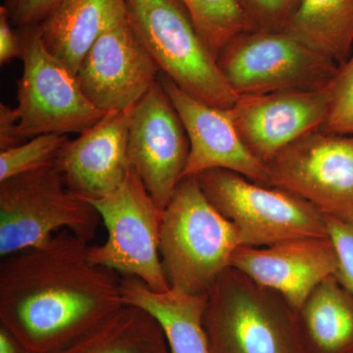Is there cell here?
I'll return each mask as SVG.
<instances>
[{
    "label": "cell",
    "mask_w": 353,
    "mask_h": 353,
    "mask_svg": "<svg viewBox=\"0 0 353 353\" xmlns=\"http://www.w3.org/2000/svg\"><path fill=\"white\" fill-rule=\"evenodd\" d=\"M88 243L63 230L2 259L0 325L30 352H57L124 305L119 274L94 263Z\"/></svg>",
    "instance_id": "6da1fadb"
},
{
    "label": "cell",
    "mask_w": 353,
    "mask_h": 353,
    "mask_svg": "<svg viewBox=\"0 0 353 353\" xmlns=\"http://www.w3.org/2000/svg\"><path fill=\"white\" fill-rule=\"evenodd\" d=\"M203 326L211 353H308L299 309L233 266L208 294Z\"/></svg>",
    "instance_id": "7a4b0ae2"
},
{
    "label": "cell",
    "mask_w": 353,
    "mask_h": 353,
    "mask_svg": "<svg viewBox=\"0 0 353 353\" xmlns=\"http://www.w3.org/2000/svg\"><path fill=\"white\" fill-rule=\"evenodd\" d=\"M241 246L236 228L208 201L196 176L183 178L160 229V259L170 288L208 296Z\"/></svg>",
    "instance_id": "3957f363"
},
{
    "label": "cell",
    "mask_w": 353,
    "mask_h": 353,
    "mask_svg": "<svg viewBox=\"0 0 353 353\" xmlns=\"http://www.w3.org/2000/svg\"><path fill=\"white\" fill-rule=\"evenodd\" d=\"M127 18L154 61L181 90L213 108H233L240 97L181 0H126Z\"/></svg>",
    "instance_id": "277c9868"
},
{
    "label": "cell",
    "mask_w": 353,
    "mask_h": 353,
    "mask_svg": "<svg viewBox=\"0 0 353 353\" xmlns=\"http://www.w3.org/2000/svg\"><path fill=\"white\" fill-rule=\"evenodd\" d=\"M101 221L97 208L70 192L57 163L0 182L2 259L69 230L90 241Z\"/></svg>",
    "instance_id": "5b68a950"
},
{
    "label": "cell",
    "mask_w": 353,
    "mask_h": 353,
    "mask_svg": "<svg viewBox=\"0 0 353 353\" xmlns=\"http://www.w3.org/2000/svg\"><path fill=\"white\" fill-rule=\"evenodd\" d=\"M217 64L239 97L321 90L340 66L292 32L257 30L232 39Z\"/></svg>",
    "instance_id": "8992f818"
},
{
    "label": "cell",
    "mask_w": 353,
    "mask_h": 353,
    "mask_svg": "<svg viewBox=\"0 0 353 353\" xmlns=\"http://www.w3.org/2000/svg\"><path fill=\"white\" fill-rule=\"evenodd\" d=\"M196 176L204 196L236 228L241 245L261 248L301 236H329L326 216L280 188L212 169Z\"/></svg>",
    "instance_id": "52a82bcc"
},
{
    "label": "cell",
    "mask_w": 353,
    "mask_h": 353,
    "mask_svg": "<svg viewBox=\"0 0 353 353\" xmlns=\"http://www.w3.org/2000/svg\"><path fill=\"white\" fill-rule=\"evenodd\" d=\"M23 75L18 82L19 134L26 141L43 134L83 132L106 113L95 108L72 74L41 39L39 25L16 28Z\"/></svg>",
    "instance_id": "ba28073f"
},
{
    "label": "cell",
    "mask_w": 353,
    "mask_h": 353,
    "mask_svg": "<svg viewBox=\"0 0 353 353\" xmlns=\"http://www.w3.org/2000/svg\"><path fill=\"white\" fill-rule=\"evenodd\" d=\"M97 208L108 229L101 245H90L94 263L132 276L150 289H170L159 253L161 210L134 169L117 190L102 199L88 201Z\"/></svg>",
    "instance_id": "9c48e42d"
},
{
    "label": "cell",
    "mask_w": 353,
    "mask_h": 353,
    "mask_svg": "<svg viewBox=\"0 0 353 353\" xmlns=\"http://www.w3.org/2000/svg\"><path fill=\"white\" fill-rule=\"evenodd\" d=\"M265 165L271 187L305 199L326 217L353 223V137L316 130Z\"/></svg>",
    "instance_id": "30bf717a"
},
{
    "label": "cell",
    "mask_w": 353,
    "mask_h": 353,
    "mask_svg": "<svg viewBox=\"0 0 353 353\" xmlns=\"http://www.w3.org/2000/svg\"><path fill=\"white\" fill-rule=\"evenodd\" d=\"M190 139L159 81L132 109L128 139L130 166L164 211L183 179Z\"/></svg>",
    "instance_id": "8fae6325"
},
{
    "label": "cell",
    "mask_w": 353,
    "mask_h": 353,
    "mask_svg": "<svg viewBox=\"0 0 353 353\" xmlns=\"http://www.w3.org/2000/svg\"><path fill=\"white\" fill-rule=\"evenodd\" d=\"M160 73L127 18L95 41L76 77L88 101L108 113L134 108L155 85Z\"/></svg>",
    "instance_id": "7c38bea8"
},
{
    "label": "cell",
    "mask_w": 353,
    "mask_h": 353,
    "mask_svg": "<svg viewBox=\"0 0 353 353\" xmlns=\"http://www.w3.org/2000/svg\"><path fill=\"white\" fill-rule=\"evenodd\" d=\"M330 99V85L321 90L245 95L228 113L246 150L266 164L285 146L321 129Z\"/></svg>",
    "instance_id": "4fadbf2b"
},
{
    "label": "cell",
    "mask_w": 353,
    "mask_h": 353,
    "mask_svg": "<svg viewBox=\"0 0 353 353\" xmlns=\"http://www.w3.org/2000/svg\"><path fill=\"white\" fill-rule=\"evenodd\" d=\"M182 120L190 139L185 176L212 169L236 172L248 180L271 187L266 165L246 150L228 110L208 105L181 90L169 77L158 78Z\"/></svg>",
    "instance_id": "5bb4252c"
},
{
    "label": "cell",
    "mask_w": 353,
    "mask_h": 353,
    "mask_svg": "<svg viewBox=\"0 0 353 353\" xmlns=\"http://www.w3.org/2000/svg\"><path fill=\"white\" fill-rule=\"evenodd\" d=\"M232 266L301 309L323 281L334 276L338 257L329 236H301L261 248L241 245Z\"/></svg>",
    "instance_id": "9a60e30c"
},
{
    "label": "cell",
    "mask_w": 353,
    "mask_h": 353,
    "mask_svg": "<svg viewBox=\"0 0 353 353\" xmlns=\"http://www.w3.org/2000/svg\"><path fill=\"white\" fill-rule=\"evenodd\" d=\"M134 108L109 111L97 124L62 146L57 166L70 192L85 201H94L122 185L131 169L128 139Z\"/></svg>",
    "instance_id": "2e32d148"
},
{
    "label": "cell",
    "mask_w": 353,
    "mask_h": 353,
    "mask_svg": "<svg viewBox=\"0 0 353 353\" xmlns=\"http://www.w3.org/2000/svg\"><path fill=\"white\" fill-rule=\"evenodd\" d=\"M125 20L126 0H64L39 29L48 50L76 76L95 41Z\"/></svg>",
    "instance_id": "e0dca14e"
},
{
    "label": "cell",
    "mask_w": 353,
    "mask_h": 353,
    "mask_svg": "<svg viewBox=\"0 0 353 353\" xmlns=\"http://www.w3.org/2000/svg\"><path fill=\"white\" fill-rule=\"evenodd\" d=\"M123 303L150 313L163 330L171 353H211L203 326L208 296L170 288L157 292L132 276H121Z\"/></svg>",
    "instance_id": "ac0fdd59"
},
{
    "label": "cell",
    "mask_w": 353,
    "mask_h": 353,
    "mask_svg": "<svg viewBox=\"0 0 353 353\" xmlns=\"http://www.w3.org/2000/svg\"><path fill=\"white\" fill-rule=\"evenodd\" d=\"M52 353H171L150 313L124 304L66 347Z\"/></svg>",
    "instance_id": "d6986e66"
},
{
    "label": "cell",
    "mask_w": 353,
    "mask_h": 353,
    "mask_svg": "<svg viewBox=\"0 0 353 353\" xmlns=\"http://www.w3.org/2000/svg\"><path fill=\"white\" fill-rule=\"evenodd\" d=\"M299 316L308 353H353V294L334 276L313 290Z\"/></svg>",
    "instance_id": "ffe728a7"
},
{
    "label": "cell",
    "mask_w": 353,
    "mask_h": 353,
    "mask_svg": "<svg viewBox=\"0 0 353 353\" xmlns=\"http://www.w3.org/2000/svg\"><path fill=\"white\" fill-rule=\"evenodd\" d=\"M284 31L343 64L353 52V0H299Z\"/></svg>",
    "instance_id": "44dd1931"
},
{
    "label": "cell",
    "mask_w": 353,
    "mask_h": 353,
    "mask_svg": "<svg viewBox=\"0 0 353 353\" xmlns=\"http://www.w3.org/2000/svg\"><path fill=\"white\" fill-rule=\"evenodd\" d=\"M202 39L217 59L234 37L250 31V22L238 0H181Z\"/></svg>",
    "instance_id": "7402d4cb"
},
{
    "label": "cell",
    "mask_w": 353,
    "mask_h": 353,
    "mask_svg": "<svg viewBox=\"0 0 353 353\" xmlns=\"http://www.w3.org/2000/svg\"><path fill=\"white\" fill-rule=\"evenodd\" d=\"M66 134H43L0 152V182L57 163Z\"/></svg>",
    "instance_id": "603a6c76"
},
{
    "label": "cell",
    "mask_w": 353,
    "mask_h": 353,
    "mask_svg": "<svg viewBox=\"0 0 353 353\" xmlns=\"http://www.w3.org/2000/svg\"><path fill=\"white\" fill-rule=\"evenodd\" d=\"M328 118L322 131L353 137V52L330 83Z\"/></svg>",
    "instance_id": "cb8c5ba5"
},
{
    "label": "cell",
    "mask_w": 353,
    "mask_h": 353,
    "mask_svg": "<svg viewBox=\"0 0 353 353\" xmlns=\"http://www.w3.org/2000/svg\"><path fill=\"white\" fill-rule=\"evenodd\" d=\"M252 30L284 31L299 0H238Z\"/></svg>",
    "instance_id": "d4e9b609"
},
{
    "label": "cell",
    "mask_w": 353,
    "mask_h": 353,
    "mask_svg": "<svg viewBox=\"0 0 353 353\" xmlns=\"http://www.w3.org/2000/svg\"><path fill=\"white\" fill-rule=\"evenodd\" d=\"M326 218L329 236L338 257L334 278L353 294V223Z\"/></svg>",
    "instance_id": "484cf974"
},
{
    "label": "cell",
    "mask_w": 353,
    "mask_h": 353,
    "mask_svg": "<svg viewBox=\"0 0 353 353\" xmlns=\"http://www.w3.org/2000/svg\"><path fill=\"white\" fill-rule=\"evenodd\" d=\"M64 0H4L11 24L15 28L39 25Z\"/></svg>",
    "instance_id": "4316f807"
},
{
    "label": "cell",
    "mask_w": 353,
    "mask_h": 353,
    "mask_svg": "<svg viewBox=\"0 0 353 353\" xmlns=\"http://www.w3.org/2000/svg\"><path fill=\"white\" fill-rule=\"evenodd\" d=\"M6 6H0V64L20 57L21 43L17 29H13Z\"/></svg>",
    "instance_id": "83f0119b"
},
{
    "label": "cell",
    "mask_w": 353,
    "mask_h": 353,
    "mask_svg": "<svg viewBox=\"0 0 353 353\" xmlns=\"http://www.w3.org/2000/svg\"><path fill=\"white\" fill-rule=\"evenodd\" d=\"M19 121L17 108L0 103V152L25 143L19 134Z\"/></svg>",
    "instance_id": "f1b7e54d"
},
{
    "label": "cell",
    "mask_w": 353,
    "mask_h": 353,
    "mask_svg": "<svg viewBox=\"0 0 353 353\" xmlns=\"http://www.w3.org/2000/svg\"><path fill=\"white\" fill-rule=\"evenodd\" d=\"M0 353H31L6 327L0 325Z\"/></svg>",
    "instance_id": "f546056e"
}]
</instances>
